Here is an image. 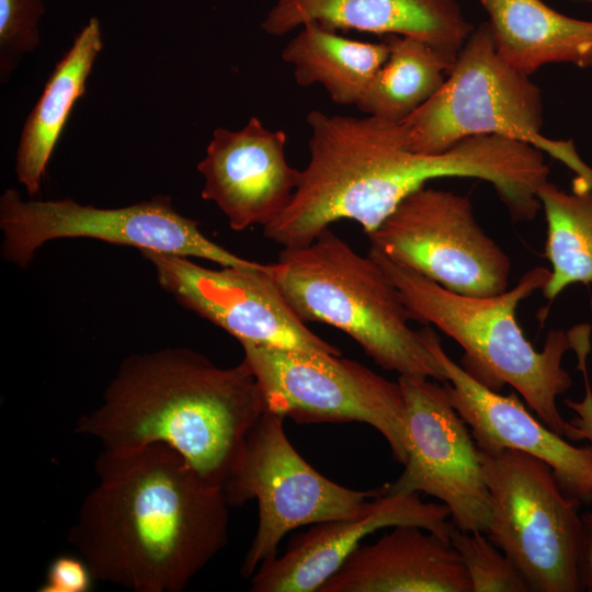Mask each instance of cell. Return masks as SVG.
Segmentation results:
<instances>
[{
  "label": "cell",
  "instance_id": "8992f818",
  "mask_svg": "<svg viewBox=\"0 0 592 592\" xmlns=\"http://www.w3.org/2000/svg\"><path fill=\"white\" fill-rule=\"evenodd\" d=\"M490 494L488 538L534 592L582 591L578 561L579 500L566 496L551 468L516 449H479Z\"/></svg>",
  "mask_w": 592,
  "mask_h": 592
},
{
  "label": "cell",
  "instance_id": "7c38bea8",
  "mask_svg": "<svg viewBox=\"0 0 592 592\" xmlns=\"http://www.w3.org/2000/svg\"><path fill=\"white\" fill-rule=\"evenodd\" d=\"M160 286L177 301L232 335L240 344L341 355L294 311L272 275L258 267L203 266L192 258L140 251Z\"/></svg>",
  "mask_w": 592,
  "mask_h": 592
},
{
  "label": "cell",
  "instance_id": "e0dca14e",
  "mask_svg": "<svg viewBox=\"0 0 592 592\" xmlns=\"http://www.w3.org/2000/svg\"><path fill=\"white\" fill-rule=\"evenodd\" d=\"M319 592H471V587L449 540L397 525L375 543H362Z\"/></svg>",
  "mask_w": 592,
  "mask_h": 592
},
{
  "label": "cell",
  "instance_id": "603a6c76",
  "mask_svg": "<svg viewBox=\"0 0 592 592\" xmlns=\"http://www.w3.org/2000/svg\"><path fill=\"white\" fill-rule=\"evenodd\" d=\"M449 542L467 571L471 592H530L516 566L483 532H465L454 526Z\"/></svg>",
  "mask_w": 592,
  "mask_h": 592
},
{
  "label": "cell",
  "instance_id": "ffe728a7",
  "mask_svg": "<svg viewBox=\"0 0 592 592\" xmlns=\"http://www.w3.org/2000/svg\"><path fill=\"white\" fill-rule=\"evenodd\" d=\"M388 55L386 42L352 39L311 22L286 44L282 59L298 86L319 84L334 103L357 105Z\"/></svg>",
  "mask_w": 592,
  "mask_h": 592
},
{
  "label": "cell",
  "instance_id": "83f0119b",
  "mask_svg": "<svg viewBox=\"0 0 592 592\" xmlns=\"http://www.w3.org/2000/svg\"><path fill=\"white\" fill-rule=\"evenodd\" d=\"M585 1H588V2L592 3V0H585Z\"/></svg>",
  "mask_w": 592,
  "mask_h": 592
},
{
  "label": "cell",
  "instance_id": "3957f363",
  "mask_svg": "<svg viewBox=\"0 0 592 592\" xmlns=\"http://www.w3.org/2000/svg\"><path fill=\"white\" fill-rule=\"evenodd\" d=\"M396 284L411 320L433 325L463 349L460 366L485 387L500 392L510 385L536 417L570 441L571 425L557 407V397L572 386L562 357L573 349L571 330H550L537 351L516 319L519 304L546 285L550 270L525 272L517 284L487 297L451 292L420 273L369 248Z\"/></svg>",
  "mask_w": 592,
  "mask_h": 592
},
{
  "label": "cell",
  "instance_id": "d6986e66",
  "mask_svg": "<svg viewBox=\"0 0 592 592\" xmlns=\"http://www.w3.org/2000/svg\"><path fill=\"white\" fill-rule=\"evenodd\" d=\"M103 47L100 22L91 18L56 64L21 133L15 157L18 181L30 195L41 189L46 167L68 116Z\"/></svg>",
  "mask_w": 592,
  "mask_h": 592
},
{
  "label": "cell",
  "instance_id": "4fadbf2b",
  "mask_svg": "<svg viewBox=\"0 0 592 592\" xmlns=\"http://www.w3.org/2000/svg\"><path fill=\"white\" fill-rule=\"evenodd\" d=\"M429 349L443 366L451 403L462 417L477 447L486 453L516 449L545 462L561 491L592 504V444L574 446L535 418L516 392L504 396L474 379L443 350L431 327L423 329Z\"/></svg>",
  "mask_w": 592,
  "mask_h": 592
},
{
  "label": "cell",
  "instance_id": "cb8c5ba5",
  "mask_svg": "<svg viewBox=\"0 0 592 592\" xmlns=\"http://www.w3.org/2000/svg\"><path fill=\"white\" fill-rule=\"evenodd\" d=\"M43 0H0V78L5 82L21 57L41 42Z\"/></svg>",
  "mask_w": 592,
  "mask_h": 592
},
{
  "label": "cell",
  "instance_id": "ba28073f",
  "mask_svg": "<svg viewBox=\"0 0 592 592\" xmlns=\"http://www.w3.org/2000/svg\"><path fill=\"white\" fill-rule=\"evenodd\" d=\"M265 411L297 423L360 422L377 430L405 465L408 426L400 384L341 355L241 343Z\"/></svg>",
  "mask_w": 592,
  "mask_h": 592
},
{
  "label": "cell",
  "instance_id": "ac0fdd59",
  "mask_svg": "<svg viewBox=\"0 0 592 592\" xmlns=\"http://www.w3.org/2000/svg\"><path fill=\"white\" fill-rule=\"evenodd\" d=\"M500 56L530 76L562 62L592 68V20L565 15L542 0H479Z\"/></svg>",
  "mask_w": 592,
  "mask_h": 592
},
{
  "label": "cell",
  "instance_id": "d4e9b609",
  "mask_svg": "<svg viewBox=\"0 0 592 592\" xmlns=\"http://www.w3.org/2000/svg\"><path fill=\"white\" fill-rule=\"evenodd\" d=\"M573 351L578 358V369L581 371L584 380V396L581 400L565 399L563 403L574 417L569 421L571 425L570 441L587 440L592 444V389L588 375V354L591 349V326L581 323L572 328Z\"/></svg>",
  "mask_w": 592,
  "mask_h": 592
},
{
  "label": "cell",
  "instance_id": "7a4b0ae2",
  "mask_svg": "<svg viewBox=\"0 0 592 592\" xmlns=\"http://www.w3.org/2000/svg\"><path fill=\"white\" fill-rule=\"evenodd\" d=\"M264 412L246 358L221 367L192 349L164 348L123 360L100 406L77 421L75 432L105 451L167 445L225 492Z\"/></svg>",
  "mask_w": 592,
  "mask_h": 592
},
{
  "label": "cell",
  "instance_id": "484cf974",
  "mask_svg": "<svg viewBox=\"0 0 592 592\" xmlns=\"http://www.w3.org/2000/svg\"><path fill=\"white\" fill-rule=\"evenodd\" d=\"M94 581L90 566L79 554H61L49 562L37 591L89 592Z\"/></svg>",
  "mask_w": 592,
  "mask_h": 592
},
{
  "label": "cell",
  "instance_id": "30bf717a",
  "mask_svg": "<svg viewBox=\"0 0 592 592\" xmlns=\"http://www.w3.org/2000/svg\"><path fill=\"white\" fill-rule=\"evenodd\" d=\"M367 236L371 248L451 292L487 297L508 289L510 258L479 226L467 196L423 186Z\"/></svg>",
  "mask_w": 592,
  "mask_h": 592
},
{
  "label": "cell",
  "instance_id": "277c9868",
  "mask_svg": "<svg viewBox=\"0 0 592 592\" xmlns=\"http://www.w3.org/2000/svg\"><path fill=\"white\" fill-rule=\"evenodd\" d=\"M272 275L294 311L351 337L382 368L441 383L446 373L386 270L354 251L330 228L310 243L283 248Z\"/></svg>",
  "mask_w": 592,
  "mask_h": 592
},
{
  "label": "cell",
  "instance_id": "6da1fadb",
  "mask_svg": "<svg viewBox=\"0 0 592 592\" xmlns=\"http://www.w3.org/2000/svg\"><path fill=\"white\" fill-rule=\"evenodd\" d=\"M67 539L95 580L181 592L227 545L230 506L171 447L105 451Z\"/></svg>",
  "mask_w": 592,
  "mask_h": 592
},
{
  "label": "cell",
  "instance_id": "9c48e42d",
  "mask_svg": "<svg viewBox=\"0 0 592 592\" xmlns=\"http://www.w3.org/2000/svg\"><path fill=\"white\" fill-rule=\"evenodd\" d=\"M284 418L264 412L247 439L240 463L225 488L230 506L258 503V526L240 573L250 578L277 555L283 537L300 526L354 519L369 511L385 492L343 487L317 471L296 451Z\"/></svg>",
  "mask_w": 592,
  "mask_h": 592
},
{
  "label": "cell",
  "instance_id": "8fae6325",
  "mask_svg": "<svg viewBox=\"0 0 592 592\" xmlns=\"http://www.w3.org/2000/svg\"><path fill=\"white\" fill-rule=\"evenodd\" d=\"M431 379L398 377L406 406L408 457L400 476L384 485L385 493L435 497L448 508L456 528L487 533L490 494L479 448L444 384Z\"/></svg>",
  "mask_w": 592,
  "mask_h": 592
},
{
  "label": "cell",
  "instance_id": "44dd1931",
  "mask_svg": "<svg viewBox=\"0 0 592 592\" xmlns=\"http://www.w3.org/2000/svg\"><path fill=\"white\" fill-rule=\"evenodd\" d=\"M386 43L388 58L356 106L366 115L402 123L437 92L447 70L422 41L388 35Z\"/></svg>",
  "mask_w": 592,
  "mask_h": 592
},
{
  "label": "cell",
  "instance_id": "2e32d148",
  "mask_svg": "<svg viewBox=\"0 0 592 592\" xmlns=\"http://www.w3.org/2000/svg\"><path fill=\"white\" fill-rule=\"evenodd\" d=\"M311 22L335 32L417 38L435 52L447 73L474 30L458 0H274L261 29L284 36Z\"/></svg>",
  "mask_w": 592,
  "mask_h": 592
},
{
  "label": "cell",
  "instance_id": "52a82bcc",
  "mask_svg": "<svg viewBox=\"0 0 592 592\" xmlns=\"http://www.w3.org/2000/svg\"><path fill=\"white\" fill-rule=\"evenodd\" d=\"M0 254L4 262L26 267L36 251L56 239L90 238L155 251L202 259L220 266L258 267L210 240L198 223L178 213L169 196L117 207L99 208L72 198L25 201L15 189L0 197Z\"/></svg>",
  "mask_w": 592,
  "mask_h": 592
},
{
  "label": "cell",
  "instance_id": "5b68a950",
  "mask_svg": "<svg viewBox=\"0 0 592 592\" xmlns=\"http://www.w3.org/2000/svg\"><path fill=\"white\" fill-rule=\"evenodd\" d=\"M539 88L498 53L490 25L474 27L437 92L401 124L407 147L435 155L477 135H499L526 143L570 169L573 192L592 191V168L571 139L542 134Z\"/></svg>",
  "mask_w": 592,
  "mask_h": 592
},
{
  "label": "cell",
  "instance_id": "5bb4252c",
  "mask_svg": "<svg viewBox=\"0 0 592 592\" xmlns=\"http://www.w3.org/2000/svg\"><path fill=\"white\" fill-rule=\"evenodd\" d=\"M283 130L251 116L239 130L217 127L197 170L202 198L214 203L229 227L242 231L271 223L289 204L301 170L289 164Z\"/></svg>",
  "mask_w": 592,
  "mask_h": 592
},
{
  "label": "cell",
  "instance_id": "7402d4cb",
  "mask_svg": "<svg viewBox=\"0 0 592 592\" xmlns=\"http://www.w3.org/2000/svg\"><path fill=\"white\" fill-rule=\"evenodd\" d=\"M538 198L547 223L544 257L551 265L542 293L551 301L569 285L592 284V191L567 193L547 180Z\"/></svg>",
  "mask_w": 592,
  "mask_h": 592
},
{
  "label": "cell",
  "instance_id": "4316f807",
  "mask_svg": "<svg viewBox=\"0 0 592 592\" xmlns=\"http://www.w3.org/2000/svg\"><path fill=\"white\" fill-rule=\"evenodd\" d=\"M581 522L578 573L582 591L592 592V511L583 513Z\"/></svg>",
  "mask_w": 592,
  "mask_h": 592
},
{
  "label": "cell",
  "instance_id": "9a60e30c",
  "mask_svg": "<svg viewBox=\"0 0 592 592\" xmlns=\"http://www.w3.org/2000/svg\"><path fill=\"white\" fill-rule=\"evenodd\" d=\"M445 504L423 502L418 493H383L369 511L354 519L310 525L292 537L287 549L259 566L252 592H319L363 539L384 527L415 525L449 540L454 524Z\"/></svg>",
  "mask_w": 592,
  "mask_h": 592
}]
</instances>
